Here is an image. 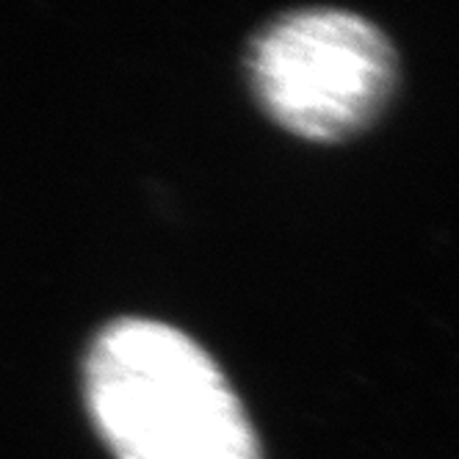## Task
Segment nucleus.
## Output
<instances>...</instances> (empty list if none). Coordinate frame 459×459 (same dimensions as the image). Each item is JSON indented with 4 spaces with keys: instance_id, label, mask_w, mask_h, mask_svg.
<instances>
[{
    "instance_id": "obj_1",
    "label": "nucleus",
    "mask_w": 459,
    "mask_h": 459,
    "mask_svg": "<svg viewBox=\"0 0 459 459\" xmlns=\"http://www.w3.org/2000/svg\"><path fill=\"white\" fill-rule=\"evenodd\" d=\"M86 402L119 459H260L238 396L175 326L122 318L86 359Z\"/></svg>"
},
{
    "instance_id": "obj_2",
    "label": "nucleus",
    "mask_w": 459,
    "mask_h": 459,
    "mask_svg": "<svg viewBox=\"0 0 459 459\" xmlns=\"http://www.w3.org/2000/svg\"><path fill=\"white\" fill-rule=\"evenodd\" d=\"M249 73L257 100L285 130L338 142L379 114L396 78V56L368 20L307 9L257 37Z\"/></svg>"
}]
</instances>
